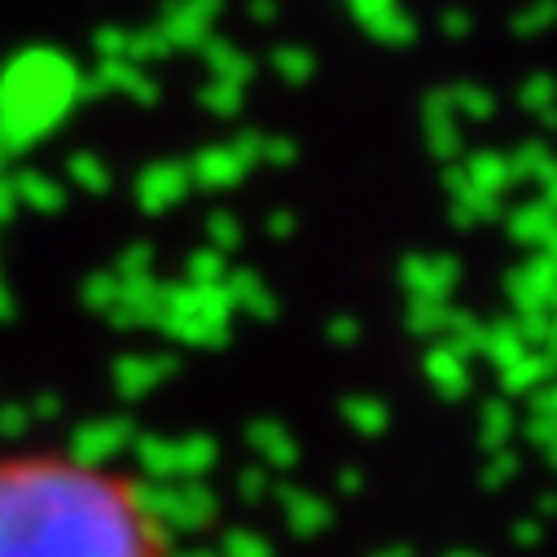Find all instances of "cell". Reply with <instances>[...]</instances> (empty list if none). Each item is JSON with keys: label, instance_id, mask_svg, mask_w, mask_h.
<instances>
[{"label": "cell", "instance_id": "cell-1", "mask_svg": "<svg viewBox=\"0 0 557 557\" xmlns=\"http://www.w3.org/2000/svg\"><path fill=\"white\" fill-rule=\"evenodd\" d=\"M0 557H172V531L132 474L40 448L0 457Z\"/></svg>", "mask_w": 557, "mask_h": 557}]
</instances>
